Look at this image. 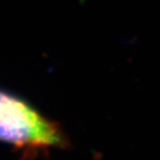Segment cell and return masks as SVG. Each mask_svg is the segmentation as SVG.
I'll list each match as a JSON object with an SVG mask.
<instances>
[{"label":"cell","instance_id":"1","mask_svg":"<svg viewBox=\"0 0 160 160\" xmlns=\"http://www.w3.org/2000/svg\"><path fill=\"white\" fill-rule=\"evenodd\" d=\"M0 142L11 146L26 158L69 147V139L59 123L42 115L27 100L2 89Z\"/></svg>","mask_w":160,"mask_h":160}]
</instances>
